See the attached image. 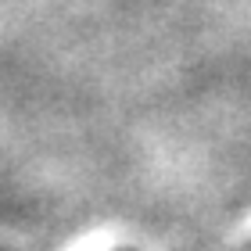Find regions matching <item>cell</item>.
I'll return each instance as SVG.
<instances>
[{"label":"cell","mask_w":251,"mask_h":251,"mask_svg":"<svg viewBox=\"0 0 251 251\" xmlns=\"http://www.w3.org/2000/svg\"><path fill=\"white\" fill-rule=\"evenodd\" d=\"M111 241H115V237H111L108 230H97V233H86V237H79V241H72L61 251H108Z\"/></svg>","instance_id":"cell-1"}]
</instances>
